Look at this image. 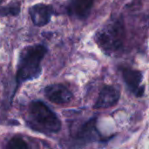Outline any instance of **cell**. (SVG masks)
<instances>
[{
	"label": "cell",
	"mask_w": 149,
	"mask_h": 149,
	"mask_svg": "<svg viewBox=\"0 0 149 149\" xmlns=\"http://www.w3.org/2000/svg\"><path fill=\"white\" fill-rule=\"evenodd\" d=\"M125 38L126 28L120 16L109 19L94 34L96 44L108 56H116L121 52Z\"/></svg>",
	"instance_id": "obj_1"
},
{
	"label": "cell",
	"mask_w": 149,
	"mask_h": 149,
	"mask_svg": "<svg viewBox=\"0 0 149 149\" xmlns=\"http://www.w3.org/2000/svg\"><path fill=\"white\" fill-rule=\"evenodd\" d=\"M46 53L47 47L44 45H29L21 51L16 74L17 85L39 77L42 72L41 62Z\"/></svg>",
	"instance_id": "obj_2"
},
{
	"label": "cell",
	"mask_w": 149,
	"mask_h": 149,
	"mask_svg": "<svg viewBox=\"0 0 149 149\" xmlns=\"http://www.w3.org/2000/svg\"><path fill=\"white\" fill-rule=\"evenodd\" d=\"M30 122L32 127L48 134L58 133L61 128V121L45 103L37 100L29 107Z\"/></svg>",
	"instance_id": "obj_3"
},
{
	"label": "cell",
	"mask_w": 149,
	"mask_h": 149,
	"mask_svg": "<svg viewBox=\"0 0 149 149\" xmlns=\"http://www.w3.org/2000/svg\"><path fill=\"white\" fill-rule=\"evenodd\" d=\"M29 14L32 23L38 27H42L50 23L54 14V9L51 4L37 3L30 7Z\"/></svg>",
	"instance_id": "obj_4"
},
{
	"label": "cell",
	"mask_w": 149,
	"mask_h": 149,
	"mask_svg": "<svg viewBox=\"0 0 149 149\" xmlns=\"http://www.w3.org/2000/svg\"><path fill=\"white\" fill-rule=\"evenodd\" d=\"M95 0H68L67 13L73 18L85 20L90 15Z\"/></svg>",
	"instance_id": "obj_5"
},
{
	"label": "cell",
	"mask_w": 149,
	"mask_h": 149,
	"mask_svg": "<svg viewBox=\"0 0 149 149\" xmlns=\"http://www.w3.org/2000/svg\"><path fill=\"white\" fill-rule=\"evenodd\" d=\"M45 94L50 101L58 105H65L72 99V92L62 84H53L46 86Z\"/></svg>",
	"instance_id": "obj_6"
},
{
	"label": "cell",
	"mask_w": 149,
	"mask_h": 149,
	"mask_svg": "<svg viewBox=\"0 0 149 149\" xmlns=\"http://www.w3.org/2000/svg\"><path fill=\"white\" fill-rule=\"evenodd\" d=\"M120 97V91L116 87L113 86H106L101 89L99 94V98L93 107L96 109L112 107L118 103Z\"/></svg>",
	"instance_id": "obj_7"
},
{
	"label": "cell",
	"mask_w": 149,
	"mask_h": 149,
	"mask_svg": "<svg viewBox=\"0 0 149 149\" xmlns=\"http://www.w3.org/2000/svg\"><path fill=\"white\" fill-rule=\"evenodd\" d=\"M122 76L125 83L131 92L136 96L141 97L144 93V86L141 87V83L143 79V75L140 71L134 70L131 68H123Z\"/></svg>",
	"instance_id": "obj_8"
},
{
	"label": "cell",
	"mask_w": 149,
	"mask_h": 149,
	"mask_svg": "<svg viewBox=\"0 0 149 149\" xmlns=\"http://www.w3.org/2000/svg\"><path fill=\"white\" fill-rule=\"evenodd\" d=\"M96 127H95V120H91L86 123L81 125L78 127L73 134V137L79 141H92L95 139L96 136Z\"/></svg>",
	"instance_id": "obj_9"
},
{
	"label": "cell",
	"mask_w": 149,
	"mask_h": 149,
	"mask_svg": "<svg viewBox=\"0 0 149 149\" xmlns=\"http://www.w3.org/2000/svg\"><path fill=\"white\" fill-rule=\"evenodd\" d=\"M5 149H31V148L22 137L15 136L8 141Z\"/></svg>",
	"instance_id": "obj_10"
},
{
	"label": "cell",
	"mask_w": 149,
	"mask_h": 149,
	"mask_svg": "<svg viewBox=\"0 0 149 149\" xmlns=\"http://www.w3.org/2000/svg\"><path fill=\"white\" fill-rule=\"evenodd\" d=\"M20 12V3H13L0 9V17L7 16H17Z\"/></svg>",
	"instance_id": "obj_11"
}]
</instances>
